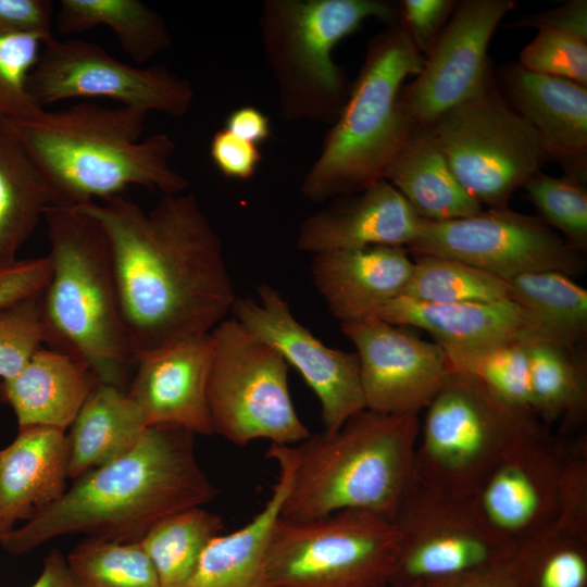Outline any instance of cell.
<instances>
[{
    "mask_svg": "<svg viewBox=\"0 0 587 587\" xmlns=\"http://www.w3.org/2000/svg\"><path fill=\"white\" fill-rule=\"evenodd\" d=\"M101 226L136 353L210 334L236 300L221 238L193 193L149 211L123 195L77 205Z\"/></svg>",
    "mask_w": 587,
    "mask_h": 587,
    "instance_id": "cell-1",
    "label": "cell"
},
{
    "mask_svg": "<svg viewBox=\"0 0 587 587\" xmlns=\"http://www.w3.org/2000/svg\"><path fill=\"white\" fill-rule=\"evenodd\" d=\"M193 436L175 426L147 427L129 450L76 478L0 545L18 555L68 534L136 541L167 516L202 507L217 490L198 462Z\"/></svg>",
    "mask_w": 587,
    "mask_h": 587,
    "instance_id": "cell-2",
    "label": "cell"
},
{
    "mask_svg": "<svg viewBox=\"0 0 587 587\" xmlns=\"http://www.w3.org/2000/svg\"><path fill=\"white\" fill-rule=\"evenodd\" d=\"M148 113L91 101L5 123L43 177L52 205L77 207L123 195L132 186L184 192L188 179L170 165L176 142L143 137Z\"/></svg>",
    "mask_w": 587,
    "mask_h": 587,
    "instance_id": "cell-3",
    "label": "cell"
},
{
    "mask_svg": "<svg viewBox=\"0 0 587 587\" xmlns=\"http://www.w3.org/2000/svg\"><path fill=\"white\" fill-rule=\"evenodd\" d=\"M43 220L52 264L41 294L43 345L78 358L100 383L126 391L136 353L123 322L105 235L77 207L49 205Z\"/></svg>",
    "mask_w": 587,
    "mask_h": 587,
    "instance_id": "cell-4",
    "label": "cell"
},
{
    "mask_svg": "<svg viewBox=\"0 0 587 587\" xmlns=\"http://www.w3.org/2000/svg\"><path fill=\"white\" fill-rule=\"evenodd\" d=\"M416 414L364 409L334 432L294 446L295 466L280 516L312 520L359 510L392 521L413 483Z\"/></svg>",
    "mask_w": 587,
    "mask_h": 587,
    "instance_id": "cell-5",
    "label": "cell"
},
{
    "mask_svg": "<svg viewBox=\"0 0 587 587\" xmlns=\"http://www.w3.org/2000/svg\"><path fill=\"white\" fill-rule=\"evenodd\" d=\"M424 59L399 18L369 40L347 100L302 179L304 198L323 202L385 179L412 132L398 96L404 79L421 72Z\"/></svg>",
    "mask_w": 587,
    "mask_h": 587,
    "instance_id": "cell-6",
    "label": "cell"
},
{
    "mask_svg": "<svg viewBox=\"0 0 587 587\" xmlns=\"http://www.w3.org/2000/svg\"><path fill=\"white\" fill-rule=\"evenodd\" d=\"M387 23L398 8L383 0H265L259 26L285 121L333 124L350 86L334 48L364 21Z\"/></svg>",
    "mask_w": 587,
    "mask_h": 587,
    "instance_id": "cell-7",
    "label": "cell"
},
{
    "mask_svg": "<svg viewBox=\"0 0 587 587\" xmlns=\"http://www.w3.org/2000/svg\"><path fill=\"white\" fill-rule=\"evenodd\" d=\"M424 410L413 484L450 497H472L507 455L546 434L533 411L451 370Z\"/></svg>",
    "mask_w": 587,
    "mask_h": 587,
    "instance_id": "cell-8",
    "label": "cell"
},
{
    "mask_svg": "<svg viewBox=\"0 0 587 587\" xmlns=\"http://www.w3.org/2000/svg\"><path fill=\"white\" fill-rule=\"evenodd\" d=\"M399 538L378 514L345 510L312 520L280 515L264 565L265 587H388Z\"/></svg>",
    "mask_w": 587,
    "mask_h": 587,
    "instance_id": "cell-9",
    "label": "cell"
},
{
    "mask_svg": "<svg viewBox=\"0 0 587 587\" xmlns=\"http://www.w3.org/2000/svg\"><path fill=\"white\" fill-rule=\"evenodd\" d=\"M214 352L207 402L214 434L237 446L257 439L295 446L310 436L288 387L289 365L234 317L211 332Z\"/></svg>",
    "mask_w": 587,
    "mask_h": 587,
    "instance_id": "cell-10",
    "label": "cell"
},
{
    "mask_svg": "<svg viewBox=\"0 0 587 587\" xmlns=\"http://www.w3.org/2000/svg\"><path fill=\"white\" fill-rule=\"evenodd\" d=\"M428 128L460 185L488 209L509 208L513 193L549 161L540 136L494 77Z\"/></svg>",
    "mask_w": 587,
    "mask_h": 587,
    "instance_id": "cell-11",
    "label": "cell"
},
{
    "mask_svg": "<svg viewBox=\"0 0 587 587\" xmlns=\"http://www.w3.org/2000/svg\"><path fill=\"white\" fill-rule=\"evenodd\" d=\"M399 538L389 587H413L508 562L516 545L497 533L472 497L412 483L392 521Z\"/></svg>",
    "mask_w": 587,
    "mask_h": 587,
    "instance_id": "cell-12",
    "label": "cell"
},
{
    "mask_svg": "<svg viewBox=\"0 0 587 587\" xmlns=\"http://www.w3.org/2000/svg\"><path fill=\"white\" fill-rule=\"evenodd\" d=\"M27 89L43 110L68 99L104 98L172 117L187 114L195 98L191 83L163 64L134 66L93 42L54 37L42 43Z\"/></svg>",
    "mask_w": 587,
    "mask_h": 587,
    "instance_id": "cell-13",
    "label": "cell"
},
{
    "mask_svg": "<svg viewBox=\"0 0 587 587\" xmlns=\"http://www.w3.org/2000/svg\"><path fill=\"white\" fill-rule=\"evenodd\" d=\"M409 252L454 259L509 280L553 271L578 274L583 260L566 240L538 216L487 209L449 221L422 220Z\"/></svg>",
    "mask_w": 587,
    "mask_h": 587,
    "instance_id": "cell-14",
    "label": "cell"
},
{
    "mask_svg": "<svg viewBox=\"0 0 587 587\" xmlns=\"http://www.w3.org/2000/svg\"><path fill=\"white\" fill-rule=\"evenodd\" d=\"M513 0L457 1L416 78L403 85L398 107L413 128H428L477 95L494 77L488 47Z\"/></svg>",
    "mask_w": 587,
    "mask_h": 587,
    "instance_id": "cell-15",
    "label": "cell"
},
{
    "mask_svg": "<svg viewBox=\"0 0 587 587\" xmlns=\"http://www.w3.org/2000/svg\"><path fill=\"white\" fill-rule=\"evenodd\" d=\"M230 313L300 373L320 401L324 430L338 429L365 409L357 353L330 348L317 339L294 316L277 289L260 285L258 299L237 297Z\"/></svg>",
    "mask_w": 587,
    "mask_h": 587,
    "instance_id": "cell-16",
    "label": "cell"
},
{
    "mask_svg": "<svg viewBox=\"0 0 587 587\" xmlns=\"http://www.w3.org/2000/svg\"><path fill=\"white\" fill-rule=\"evenodd\" d=\"M354 345L365 409L416 414L444 385L450 367L442 348L377 316L340 323Z\"/></svg>",
    "mask_w": 587,
    "mask_h": 587,
    "instance_id": "cell-17",
    "label": "cell"
},
{
    "mask_svg": "<svg viewBox=\"0 0 587 587\" xmlns=\"http://www.w3.org/2000/svg\"><path fill=\"white\" fill-rule=\"evenodd\" d=\"M564 454L545 434L507 455L472 496L486 522L515 545L552 530Z\"/></svg>",
    "mask_w": 587,
    "mask_h": 587,
    "instance_id": "cell-18",
    "label": "cell"
},
{
    "mask_svg": "<svg viewBox=\"0 0 587 587\" xmlns=\"http://www.w3.org/2000/svg\"><path fill=\"white\" fill-rule=\"evenodd\" d=\"M214 352L212 334L139 352L126 390L146 425L214 434L207 383Z\"/></svg>",
    "mask_w": 587,
    "mask_h": 587,
    "instance_id": "cell-19",
    "label": "cell"
},
{
    "mask_svg": "<svg viewBox=\"0 0 587 587\" xmlns=\"http://www.w3.org/2000/svg\"><path fill=\"white\" fill-rule=\"evenodd\" d=\"M499 77L508 102L538 133L549 160L586 184L587 86L530 72L519 62L503 65Z\"/></svg>",
    "mask_w": 587,
    "mask_h": 587,
    "instance_id": "cell-20",
    "label": "cell"
},
{
    "mask_svg": "<svg viewBox=\"0 0 587 587\" xmlns=\"http://www.w3.org/2000/svg\"><path fill=\"white\" fill-rule=\"evenodd\" d=\"M422 218L386 179L304 218L297 248L309 253L370 246L407 248L415 238Z\"/></svg>",
    "mask_w": 587,
    "mask_h": 587,
    "instance_id": "cell-21",
    "label": "cell"
},
{
    "mask_svg": "<svg viewBox=\"0 0 587 587\" xmlns=\"http://www.w3.org/2000/svg\"><path fill=\"white\" fill-rule=\"evenodd\" d=\"M312 282L340 323L372 316L402 295L414 262L404 247L370 246L313 254Z\"/></svg>",
    "mask_w": 587,
    "mask_h": 587,
    "instance_id": "cell-22",
    "label": "cell"
},
{
    "mask_svg": "<svg viewBox=\"0 0 587 587\" xmlns=\"http://www.w3.org/2000/svg\"><path fill=\"white\" fill-rule=\"evenodd\" d=\"M374 316L428 332L441 348L474 349L505 342L541 341L532 316L512 300L429 303L399 296Z\"/></svg>",
    "mask_w": 587,
    "mask_h": 587,
    "instance_id": "cell-23",
    "label": "cell"
},
{
    "mask_svg": "<svg viewBox=\"0 0 587 587\" xmlns=\"http://www.w3.org/2000/svg\"><path fill=\"white\" fill-rule=\"evenodd\" d=\"M68 446L65 430L18 428L0 449V538L54 503L66 490Z\"/></svg>",
    "mask_w": 587,
    "mask_h": 587,
    "instance_id": "cell-24",
    "label": "cell"
},
{
    "mask_svg": "<svg viewBox=\"0 0 587 587\" xmlns=\"http://www.w3.org/2000/svg\"><path fill=\"white\" fill-rule=\"evenodd\" d=\"M99 383L84 361L41 346L17 374L0 379V400L12 408L18 428L65 430Z\"/></svg>",
    "mask_w": 587,
    "mask_h": 587,
    "instance_id": "cell-25",
    "label": "cell"
},
{
    "mask_svg": "<svg viewBox=\"0 0 587 587\" xmlns=\"http://www.w3.org/2000/svg\"><path fill=\"white\" fill-rule=\"evenodd\" d=\"M267 457L277 462L279 470L268 500L249 523L208 544L189 587H265L266 551L291 484L294 446L271 445Z\"/></svg>",
    "mask_w": 587,
    "mask_h": 587,
    "instance_id": "cell-26",
    "label": "cell"
},
{
    "mask_svg": "<svg viewBox=\"0 0 587 587\" xmlns=\"http://www.w3.org/2000/svg\"><path fill=\"white\" fill-rule=\"evenodd\" d=\"M385 179L425 221L467 217L483 210L453 175L429 128H413Z\"/></svg>",
    "mask_w": 587,
    "mask_h": 587,
    "instance_id": "cell-27",
    "label": "cell"
},
{
    "mask_svg": "<svg viewBox=\"0 0 587 587\" xmlns=\"http://www.w3.org/2000/svg\"><path fill=\"white\" fill-rule=\"evenodd\" d=\"M67 436V475L78 478L129 450L148 427L126 391L99 383Z\"/></svg>",
    "mask_w": 587,
    "mask_h": 587,
    "instance_id": "cell-28",
    "label": "cell"
},
{
    "mask_svg": "<svg viewBox=\"0 0 587 587\" xmlns=\"http://www.w3.org/2000/svg\"><path fill=\"white\" fill-rule=\"evenodd\" d=\"M49 205L43 177L9 125L0 122V267L18 260Z\"/></svg>",
    "mask_w": 587,
    "mask_h": 587,
    "instance_id": "cell-29",
    "label": "cell"
},
{
    "mask_svg": "<svg viewBox=\"0 0 587 587\" xmlns=\"http://www.w3.org/2000/svg\"><path fill=\"white\" fill-rule=\"evenodd\" d=\"M55 24L61 34L107 26L121 49L138 64L151 60L172 43L163 16L140 0H61Z\"/></svg>",
    "mask_w": 587,
    "mask_h": 587,
    "instance_id": "cell-30",
    "label": "cell"
},
{
    "mask_svg": "<svg viewBox=\"0 0 587 587\" xmlns=\"http://www.w3.org/2000/svg\"><path fill=\"white\" fill-rule=\"evenodd\" d=\"M510 299L535 322L540 340L565 348L587 335V290L553 271L527 273L508 280Z\"/></svg>",
    "mask_w": 587,
    "mask_h": 587,
    "instance_id": "cell-31",
    "label": "cell"
},
{
    "mask_svg": "<svg viewBox=\"0 0 587 587\" xmlns=\"http://www.w3.org/2000/svg\"><path fill=\"white\" fill-rule=\"evenodd\" d=\"M574 348L529 344L533 410L545 423L575 427L587 409L586 361Z\"/></svg>",
    "mask_w": 587,
    "mask_h": 587,
    "instance_id": "cell-32",
    "label": "cell"
},
{
    "mask_svg": "<svg viewBox=\"0 0 587 587\" xmlns=\"http://www.w3.org/2000/svg\"><path fill=\"white\" fill-rule=\"evenodd\" d=\"M222 529L221 516L202 507L175 513L151 527L140 542L159 587H189L203 550Z\"/></svg>",
    "mask_w": 587,
    "mask_h": 587,
    "instance_id": "cell-33",
    "label": "cell"
},
{
    "mask_svg": "<svg viewBox=\"0 0 587 587\" xmlns=\"http://www.w3.org/2000/svg\"><path fill=\"white\" fill-rule=\"evenodd\" d=\"M401 296L429 303H488L510 299L509 282L464 262L417 254Z\"/></svg>",
    "mask_w": 587,
    "mask_h": 587,
    "instance_id": "cell-34",
    "label": "cell"
},
{
    "mask_svg": "<svg viewBox=\"0 0 587 587\" xmlns=\"http://www.w3.org/2000/svg\"><path fill=\"white\" fill-rule=\"evenodd\" d=\"M66 561L76 587H159L154 566L140 540L87 537Z\"/></svg>",
    "mask_w": 587,
    "mask_h": 587,
    "instance_id": "cell-35",
    "label": "cell"
},
{
    "mask_svg": "<svg viewBox=\"0 0 587 587\" xmlns=\"http://www.w3.org/2000/svg\"><path fill=\"white\" fill-rule=\"evenodd\" d=\"M529 344L516 341L474 349L442 350L451 371L471 375L509 403L534 412Z\"/></svg>",
    "mask_w": 587,
    "mask_h": 587,
    "instance_id": "cell-36",
    "label": "cell"
},
{
    "mask_svg": "<svg viewBox=\"0 0 587 587\" xmlns=\"http://www.w3.org/2000/svg\"><path fill=\"white\" fill-rule=\"evenodd\" d=\"M513 563L522 587H587V540L552 529L520 542Z\"/></svg>",
    "mask_w": 587,
    "mask_h": 587,
    "instance_id": "cell-37",
    "label": "cell"
},
{
    "mask_svg": "<svg viewBox=\"0 0 587 587\" xmlns=\"http://www.w3.org/2000/svg\"><path fill=\"white\" fill-rule=\"evenodd\" d=\"M539 218L558 229L566 242L583 251L587 248V188L565 175L536 173L523 186Z\"/></svg>",
    "mask_w": 587,
    "mask_h": 587,
    "instance_id": "cell-38",
    "label": "cell"
},
{
    "mask_svg": "<svg viewBox=\"0 0 587 587\" xmlns=\"http://www.w3.org/2000/svg\"><path fill=\"white\" fill-rule=\"evenodd\" d=\"M41 46L35 36L0 33V122L32 118L45 111L27 89Z\"/></svg>",
    "mask_w": 587,
    "mask_h": 587,
    "instance_id": "cell-39",
    "label": "cell"
},
{
    "mask_svg": "<svg viewBox=\"0 0 587 587\" xmlns=\"http://www.w3.org/2000/svg\"><path fill=\"white\" fill-rule=\"evenodd\" d=\"M41 294L0 309V379L17 374L43 346Z\"/></svg>",
    "mask_w": 587,
    "mask_h": 587,
    "instance_id": "cell-40",
    "label": "cell"
},
{
    "mask_svg": "<svg viewBox=\"0 0 587 587\" xmlns=\"http://www.w3.org/2000/svg\"><path fill=\"white\" fill-rule=\"evenodd\" d=\"M519 63L530 72L587 86V40L570 34L538 30L522 50Z\"/></svg>",
    "mask_w": 587,
    "mask_h": 587,
    "instance_id": "cell-41",
    "label": "cell"
},
{
    "mask_svg": "<svg viewBox=\"0 0 587 587\" xmlns=\"http://www.w3.org/2000/svg\"><path fill=\"white\" fill-rule=\"evenodd\" d=\"M553 529L587 540V440L565 447L560 475L559 511Z\"/></svg>",
    "mask_w": 587,
    "mask_h": 587,
    "instance_id": "cell-42",
    "label": "cell"
},
{
    "mask_svg": "<svg viewBox=\"0 0 587 587\" xmlns=\"http://www.w3.org/2000/svg\"><path fill=\"white\" fill-rule=\"evenodd\" d=\"M455 3L453 0H402L397 7L398 18L424 58L446 27Z\"/></svg>",
    "mask_w": 587,
    "mask_h": 587,
    "instance_id": "cell-43",
    "label": "cell"
},
{
    "mask_svg": "<svg viewBox=\"0 0 587 587\" xmlns=\"http://www.w3.org/2000/svg\"><path fill=\"white\" fill-rule=\"evenodd\" d=\"M51 273L49 255L17 260L0 267V309L41 294Z\"/></svg>",
    "mask_w": 587,
    "mask_h": 587,
    "instance_id": "cell-44",
    "label": "cell"
},
{
    "mask_svg": "<svg viewBox=\"0 0 587 587\" xmlns=\"http://www.w3.org/2000/svg\"><path fill=\"white\" fill-rule=\"evenodd\" d=\"M210 157L222 175L238 180L251 179L262 159L257 145L233 135L224 127L212 136Z\"/></svg>",
    "mask_w": 587,
    "mask_h": 587,
    "instance_id": "cell-45",
    "label": "cell"
},
{
    "mask_svg": "<svg viewBox=\"0 0 587 587\" xmlns=\"http://www.w3.org/2000/svg\"><path fill=\"white\" fill-rule=\"evenodd\" d=\"M53 5L48 0H0V33L52 38Z\"/></svg>",
    "mask_w": 587,
    "mask_h": 587,
    "instance_id": "cell-46",
    "label": "cell"
},
{
    "mask_svg": "<svg viewBox=\"0 0 587 587\" xmlns=\"http://www.w3.org/2000/svg\"><path fill=\"white\" fill-rule=\"evenodd\" d=\"M508 27L549 29L587 40V1L571 0L558 8L520 17Z\"/></svg>",
    "mask_w": 587,
    "mask_h": 587,
    "instance_id": "cell-47",
    "label": "cell"
},
{
    "mask_svg": "<svg viewBox=\"0 0 587 587\" xmlns=\"http://www.w3.org/2000/svg\"><path fill=\"white\" fill-rule=\"evenodd\" d=\"M512 558L496 566L426 582L420 587H522Z\"/></svg>",
    "mask_w": 587,
    "mask_h": 587,
    "instance_id": "cell-48",
    "label": "cell"
},
{
    "mask_svg": "<svg viewBox=\"0 0 587 587\" xmlns=\"http://www.w3.org/2000/svg\"><path fill=\"white\" fill-rule=\"evenodd\" d=\"M224 128L257 146L271 135L270 118L260 109L252 105H243L230 112Z\"/></svg>",
    "mask_w": 587,
    "mask_h": 587,
    "instance_id": "cell-49",
    "label": "cell"
},
{
    "mask_svg": "<svg viewBox=\"0 0 587 587\" xmlns=\"http://www.w3.org/2000/svg\"><path fill=\"white\" fill-rule=\"evenodd\" d=\"M30 587H76L67 561L59 550L47 554L41 574Z\"/></svg>",
    "mask_w": 587,
    "mask_h": 587,
    "instance_id": "cell-50",
    "label": "cell"
},
{
    "mask_svg": "<svg viewBox=\"0 0 587 587\" xmlns=\"http://www.w3.org/2000/svg\"><path fill=\"white\" fill-rule=\"evenodd\" d=\"M413 587H420V585H417V586H413Z\"/></svg>",
    "mask_w": 587,
    "mask_h": 587,
    "instance_id": "cell-51",
    "label": "cell"
}]
</instances>
